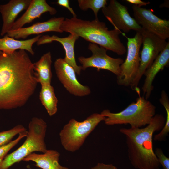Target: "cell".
<instances>
[{"label":"cell","instance_id":"14","mask_svg":"<svg viewBox=\"0 0 169 169\" xmlns=\"http://www.w3.org/2000/svg\"><path fill=\"white\" fill-rule=\"evenodd\" d=\"M79 38L73 34H70L68 36L64 38H60L55 35L52 36L45 35L41 36L36 44L39 46L53 41L60 43L63 46L65 53L64 59L74 69L76 73L79 75L82 70L81 66L78 65L76 63L74 51L75 43Z\"/></svg>","mask_w":169,"mask_h":169},{"label":"cell","instance_id":"5","mask_svg":"<svg viewBox=\"0 0 169 169\" xmlns=\"http://www.w3.org/2000/svg\"><path fill=\"white\" fill-rule=\"evenodd\" d=\"M47 126L43 119L33 117L28 125L25 140L18 149L6 156L0 166V169H8L35 151L45 153L47 150L45 142Z\"/></svg>","mask_w":169,"mask_h":169},{"label":"cell","instance_id":"23","mask_svg":"<svg viewBox=\"0 0 169 169\" xmlns=\"http://www.w3.org/2000/svg\"><path fill=\"white\" fill-rule=\"evenodd\" d=\"M25 131L23 125H18L10 129L0 132V146L9 143L15 136Z\"/></svg>","mask_w":169,"mask_h":169},{"label":"cell","instance_id":"22","mask_svg":"<svg viewBox=\"0 0 169 169\" xmlns=\"http://www.w3.org/2000/svg\"><path fill=\"white\" fill-rule=\"evenodd\" d=\"M106 0H78V2L80 9L86 11L88 9L92 10L95 19H98L99 10L107 5Z\"/></svg>","mask_w":169,"mask_h":169},{"label":"cell","instance_id":"28","mask_svg":"<svg viewBox=\"0 0 169 169\" xmlns=\"http://www.w3.org/2000/svg\"><path fill=\"white\" fill-rule=\"evenodd\" d=\"M127 2L140 7L145 6L150 3V2H145L141 0H126Z\"/></svg>","mask_w":169,"mask_h":169},{"label":"cell","instance_id":"13","mask_svg":"<svg viewBox=\"0 0 169 169\" xmlns=\"http://www.w3.org/2000/svg\"><path fill=\"white\" fill-rule=\"evenodd\" d=\"M65 19L64 17L52 18L49 20L38 22L27 27L16 30L11 29L6 35L16 39H25L33 34H39L48 32L62 33L60 27Z\"/></svg>","mask_w":169,"mask_h":169},{"label":"cell","instance_id":"2","mask_svg":"<svg viewBox=\"0 0 169 169\" xmlns=\"http://www.w3.org/2000/svg\"><path fill=\"white\" fill-rule=\"evenodd\" d=\"M166 121L162 115L156 114L145 127L120 129L125 136L128 158L135 168L160 169L153 149V136L163 128Z\"/></svg>","mask_w":169,"mask_h":169},{"label":"cell","instance_id":"9","mask_svg":"<svg viewBox=\"0 0 169 169\" xmlns=\"http://www.w3.org/2000/svg\"><path fill=\"white\" fill-rule=\"evenodd\" d=\"M88 49L92 53L91 56L87 58L80 56L78 58L79 62L82 64V70H84L88 68L94 67L98 71L106 70L117 77L120 75V66L124 61L122 59L110 57L107 54V49L95 44L89 43Z\"/></svg>","mask_w":169,"mask_h":169},{"label":"cell","instance_id":"17","mask_svg":"<svg viewBox=\"0 0 169 169\" xmlns=\"http://www.w3.org/2000/svg\"><path fill=\"white\" fill-rule=\"evenodd\" d=\"M56 10L49 5L45 0H31L24 14L14 23L12 29L16 30L23 27L26 24L32 22L46 12L51 15L57 13Z\"/></svg>","mask_w":169,"mask_h":169},{"label":"cell","instance_id":"8","mask_svg":"<svg viewBox=\"0 0 169 169\" xmlns=\"http://www.w3.org/2000/svg\"><path fill=\"white\" fill-rule=\"evenodd\" d=\"M122 35L127 39V54L125 60L121 65V73L117 77L118 84L125 86H130L137 73L139 68L140 56V50L142 44V38L141 33L136 32L132 38Z\"/></svg>","mask_w":169,"mask_h":169},{"label":"cell","instance_id":"24","mask_svg":"<svg viewBox=\"0 0 169 169\" xmlns=\"http://www.w3.org/2000/svg\"><path fill=\"white\" fill-rule=\"evenodd\" d=\"M28 131L26 130L20 133L15 139L11 141L9 143L0 146V166L3 160L8 155V152L15 146L23 138L26 137Z\"/></svg>","mask_w":169,"mask_h":169},{"label":"cell","instance_id":"18","mask_svg":"<svg viewBox=\"0 0 169 169\" xmlns=\"http://www.w3.org/2000/svg\"><path fill=\"white\" fill-rule=\"evenodd\" d=\"M59 153L54 150H47L44 153H32L24 158L23 161H32L35 166L42 169H69L62 166L59 163Z\"/></svg>","mask_w":169,"mask_h":169},{"label":"cell","instance_id":"21","mask_svg":"<svg viewBox=\"0 0 169 169\" xmlns=\"http://www.w3.org/2000/svg\"><path fill=\"white\" fill-rule=\"evenodd\" d=\"M39 99L49 116H52L57 113L58 100L51 84L41 85Z\"/></svg>","mask_w":169,"mask_h":169},{"label":"cell","instance_id":"10","mask_svg":"<svg viewBox=\"0 0 169 169\" xmlns=\"http://www.w3.org/2000/svg\"><path fill=\"white\" fill-rule=\"evenodd\" d=\"M106 19L113 26L114 28L128 33L131 30L141 33V27L130 15L126 6L116 0H111L109 4L101 9Z\"/></svg>","mask_w":169,"mask_h":169},{"label":"cell","instance_id":"19","mask_svg":"<svg viewBox=\"0 0 169 169\" xmlns=\"http://www.w3.org/2000/svg\"><path fill=\"white\" fill-rule=\"evenodd\" d=\"M41 36V35L29 39L18 40L7 35L0 38V51L7 54L13 53L18 50H23L33 55L34 52L32 48L33 44L37 42Z\"/></svg>","mask_w":169,"mask_h":169},{"label":"cell","instance_id":"11","mask_svg":"<svg viewBox=\"0 0 169 169\" xmlns=\"http://www.w3.org/2000/svg\"><path fill=\"white\" fill-rule=\"evenodd\" d=\"M134 19L143 29L166 40L169 37V21L160 18L151 9L133 5Z\"/></svg>","mask_w":169,"mask_h":169},{"label":"cell","instance_id":"7","mask_svg":"<svg viewBox=\"0 0 169 169\" xmlns=\"http://www.w3.org/2000/svg\"><path fill=\"white\" fill-rule=\"evenodd\" d=\"M143 48L137 74L130 87L135 90L145 71L151 65L159 54L164 49L167 42L155 35L143 29L141 32Z\"/></svg>","mask_w":169,"mask_h":169},{"label":"cell","instance_id":"4","mask_svg":"<svg viewBox=\"0 0 169 169\" xmlns=\"http://www.w3.org/2000/svg\"><path fill=\"white\" fill-rule=\"evenodd\" d=\"M135 102L130 104L122 111L113 113L108 109L101 114L105 117L104 121L108 125L129 124L131 128H140L149 124L155 115L156 107L140 93Z\"/></svg>","mask_w":169,"mask_h":169},{"label":"cell","instance_id":"1","mask_svg":"<svg viewBox=\"0 0 169 169\" xmlns=\"http://www.w3.org/2000/svg\"><path fill=\"white\" fill-rule=\"evenodd\" d=\"M33 67L25 50L0 54V110L22 107L31 97L38 83Z\"/></svg>","mask_w":169,"mask_h":169},{"label":"cell","instance_id":"26","mask_svg":"<svg viewBox=\"0 0 169 169\" xmlns=\"http://www.w3.org/2000/svg\"><path fill=\"white\" fill-rule=\"evenodd\" d=\"M55 3L67 8L72 14L73 17H77L76 13L69 5V0H58Z\"/></svg>","mask_w":169,"mask_h":169},{"label":"cell","instance_id":"16","mask_svg":"<svg viewBox=\"0 0 169 169\" xmlns=\"http://www.w3.org/2000/svg\"><path fill=\"white\" fill-rule=\"evenodd\" d=\"M31 1V0H11L6 4L0 5L3 21L1 36L12 29L17 16L21 12L27 9Z\"/></svg>","mask_w":169,"mask_h":169},{"label":"cell","instance_id":"25","mask_svg":"<svg viewBox=\"0 0 169 169\" xmlns=\"http://www.w3.org/2000/svg\"><path fill=\"white\" fill-rule=\"evenodd\" d=\"M160 164L163 169H169V158L164 154L160 148H156L154 151Z\"/></svg>","mask_w":169,"mask_h":169},{"label":"cell","instance_id":"12","mask_svg":"<svg viewBox=\"0 0 169 169\" xmlns=\"http://www.w3.org/2000/svg\"><path fill=\"white\" fill-rule=\"evenodd\" d=\"M54 67L59 80L71 94L83 97L90 94V88L80 83L76 78L74 69L64 59H56L54 63Z\"/></svg>","mask_w":169,"mask_h":169},{"label":"cell","instance_id":"20","mask_svg":"<svg viewBox=\"0 0 169 169\" xmlns=\"http://www.w3.org/2000/svg\"><path fill=\"white\" fill-rule=\"evenodd\" d=\"M52 63L51 54L48 52L44 54L38 61L34 63V76L37 82L41 85L51 84L52 76Z\"/></svg>","mask_w":169,"mask_h":169},{"label":"cell","instance_id":"27","mask_svg":"<svg viewBox=\"0 0 169 169\" xmlns=\"http://www.w3.org/2000/svg\"><path fill=\"white\" fill-rule=\"evenodd\" d=\"M91 169H117V168L112 164L98 163Z\"/></svg>","mask_w":169,"mask_h":169},{"label":"cell","instance_id":"3","mask_svg":"<svg viewBox=\"0 0 169 169\" xmlns=\"http://www.w3.org/2000/svg\"><path fill=\"white\" fill-rule=\"evenodd\" d=\"M60 29L63 32L75 34L119 55H123L126 52L125 46L119 38L120 34L123 33L115 28L108 30L105 23L98 18L88 21L77 17L66 18Z\"/></svg>","mask_w":169,"mask_h":169},{"label":"cell","instance_id":"29","mask_svg":"<svg viewBox=\"0 0 169 169\" xmlns=\"http://www.w3.org/2000/svg\"><path fill=\"white\" fill-rule=\"evenodd\" d=\"M3 52L1 51H0V54H1Z\"/></svg>","mask_w":169,"mask_h":169},{"label":"cell","instance_id":"6","mask_svg":"<svg viewBox=\"0 0 169 169\" xmlns=\"http://www.w3.org/2000/svg\"><path fill=\"white\" fill-rule=\"evenodd\" d=\"M105 117L94 113L82 121L72 119L63 127L59 133L61 144L66 151L74 152L79 150L89 134Z\"/></svg>","mask_w":169,"mask_h":169},{"label":"cell","instance_id":"15","mask_svg":"<svg viewBox=\"0 0 169 169\" xmlns=\"http://www.w3.org/2000/svg\"><path fill=\"white\" fill-rule=\"evenodd\" d=\"M169 63V42L164 49L159 54L151 65L145 71L146 76L142 87L144 97L146 100L150 97L154 87L153 81L158 72L167 66Z\"/></svg>","mask_w":169,"mask_h":169}]
</instances>
